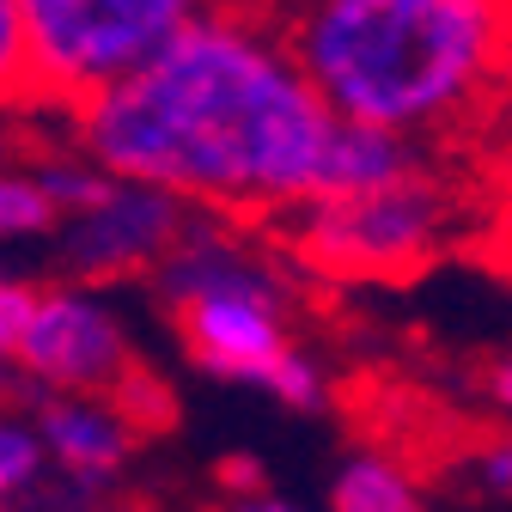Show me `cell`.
<instances>
[{
    "mask_svg": "<svg viewBox=\"0 0 512 512\" xmlns=\"http://www.w3.org/2000/svg\"><path fill=\"white\" fill-rule=\"evenodd\" d=\"M37 183H43V196H49L61 214L80 220V214H92V208H104V202L116 196V183H122V177L98 171L92 159H49V165L37 171Z\"/></svg>",
    "mask_w": 512,
    "mask_h": 512,
    "instance_id": "11",
    "label": "cell"
},
{
    "mask_svg": "<svg viewBox=\"0 0 512 512\" xmlns=\"http://www.w3.org/2000/svg\"><path fill=\"white\" fill-rule=\"evenodd\" d=\"M43 470V439L19 421H0V500H13L37 482Z\"/></svg>",
    "mask_w": 512,
    "mask_h": 512,
    "instance_id": "14",
    "label": "cell"
},
{
    "mask_svg": "<svg viewBox=\"0 0 512 512\" xmlns=\"http://www.w3.org/2000/svg\"><path fill=\"white\" fill-rule=\"evenodd\" d=\"M330 512H427L415 476L384 458V452H354L336 482H330Z\"/></svg>",
    "mask_w": 512,
    "mask_h": 512,
    "instance_id": "9",
    "label": "cell"
},
{
    "mask_svg": "<svg viewBox=\"0 0 512 512\" xmlns=\"http://www.w3.org/2000/svg\"><path fill=\"white\" fill-rule=\"evenodd\" d=\"M342 122L476 159L512 104V0H263Z\"/></svg>",
    "mask_w": 512,
    "mask_h": 512,
    "instance_id": "2",
    "label": "cell"
},
{
    "mask_svg": "<svg viewBox=\"0 0 512 512\" xmlns=\"http://www.w3.org/2000/svg\"><path fill=\"white\" fill-rule=\"evenodd\" d=\"M37 433H43V452L80 476V482H104L128 464V445H135V427H128L104 397H86V403H43L37 415Z\"/></svg>",
    "mask_w": 512,
    "mask_h": 512,
    "instance_id": "8",
    "label": "cell"
},
{
    "mask_svg": "<svg viewBox=\"0 0 512 512\" xmlns=\"http://www.w3.org/2000/svg\"><path fill=\"white\" fill-rule=\"evenodd\" d=\"M61 220V208L43 196L37 171H0V238H37Z\"/></svg>",
    "mask_w": 512,
    "mask_h": 512,
    "instance_id": "12",
    "label": "cell"
},
{
    "mask_svg": "<svg viewBox=\"0 0 512 512\" xmlns=\"http://www.w3.org/2000/svg\"><path fill=\"white\" fill-rule=\"evenodd\" d=\"M281 226L293 263L324 281H409L464 238H482V189L470 159L421 153L403 177L324 196Z\"/></svg>",
    "mask_w": 512,
    "mask_h": 512,
    "instance_id": "4",
    "label": "cell"
},
{
    "mask_svg": "<svg viewBox=\"0 0 512 512\" xmlns=\"http://www.w3.org/2000/svg\"><path fill=\"white\" fill-rule=\"evenodd\" d=\"M476 482L488 494H512V439H488L476 452Z\"/></svg>",
    "mask_w": 512,
    "mask_h": 512,
    "instance_id": "16",
    "label": "cell"
},
{
    "mask_svg": "<svg viewBox=\"0 0 512 512\" xmlns=\"http://www.w3.org/2000/svg\"><path fill=\"white\" fill-rule=\"evenodd\" d=\"M482 397H488V403L512 421V348L488 360V372H482Z\"/></svg>",
    "mask_w": 512,
    "mask_h": 512,
    "instance_id": "17",
    "label": "cell"
},
{
    "mask_svg": "<svg viewBox=\"0 0 512 512\" xmlns=\"http://www.w3.org/2000/svg\"><path fill=\"white\" fill-rule=\"evenodd\" d=\"M74 147L220 220H287L403 177L427 147L342 122L287 55L263 0H214L147 68L74 110Z\"/></svg>",
    "mask_w": 512,
    "mask_h": 512,
    "instance_id": "1",
    "label": "cell"
},
{
    "mask_svg": "<svg viewBox=\"0 0 512 512\" xmlns=\"http://www.w3.org/2000/svg\"><path fill=\"white\" fill-rule=\"evenodd\" d=\"M159 299L177 317V336L202 372L226 384H250L287 409H324L330 378L293 330V281L256 244H244L238 220L196 214L183 244L159 263Z\"/></svg>",
    "mask_w": 512,
    "mask_h": 512,
    "instance_id": "3",
    "label": "cell"
},
{
    "mask_svg": "<svg viewBox=\"0 0 512 512\" xmlns=\"http://www.w3.org/2000/svg\"><path fill=\"white\" fill-rule=\"evenodd\" d=\"M7 147H13V135H7V110H0V159H7Z\"/></svg>",
    "mask_w": 512,
    "mask_h": 512,
    "instance_id": "19",
    "label": "cell"
},
{
    "mask_svg": "<svg viewBox=\"0 0 512 512\" xmlns=\"http://www.w3.org/2000/svg\"><path fill=\"white\" fill-rule=\"evenodd\" d=\"M196 208L165 196V189H147V183H116V196L80 220H68V269L80 281H122V275H141L153 269L183 244Z\"/></svg>",
    "mask_w": 512,
    "mask_h": 512,
    "instance_id": "6",
    "label": "cell"
},
{
    "mask_svg": "<svg viewBox=\"0 0 512 512\" xmlns=\"http://www.w3.org/2000/svg\"><path fill=\"white\" fill-rule=\"evenodd\" d=\"M25 98H37V80H31V31H25L19 0H0V110L25 104Z\"/></svg>",
    "mask_w": 512,
    "mask_h": 512,
    "instance_id": "13",
    "label": "cell"
},
{
    "mask_svg": "<svg viewBox=\"0 0 512 512\" xmlns=\"http://www.w3.org/2000/svg\"><path fill=\"white\" fill-rule=\"evenodd\" d=\"M232 512H305V506H287V500H269V494H256V500H238Z\"/></svg>",
    "mask_w": 512,
    "mask_h": 512,
    "instance_id": "18",
    "label": "cell"
},
{
    "mask_svg": "<svg viewBox=\"0 0 512 512\" xmlns=\"http://www.w3.org/2000/svg\"><path fill=\"white\" fill-rule=\"evenodd\" d=\"M214 0H19L37 98L80 110L189 31Z\"/></svg>",
    "mask_w": 512,
    "mask_h": 512,
    "instance_id": "5",
    "label": "cell"
},
{
    "mask_svg": "<svg viewBox=\"0 0 512 512\" xmlns=\"http://www.w3.org/2000/svg\"><path fill=\"white\" fill-rule=\"evenodd\" d=\"M43 293L25 287L19 275H0V360H19L25 336H31V317H37Z\"/></svg>",
    "mask_w": 512,
    "mask_h": 512,
    "instance_id": "15",
    "label": "cell"
},
{
    "mask_svg": "<svg viewBox=\"0 0 512 512\" xmlns=\"http://www.w3.org/2000/svg\"><path fill=\"white\" fill-rule=\"evenodd\" d=\"M470 165H476V189H482V250L500 269H512V104Z\"/></svg>",
    "mask_w": 512,
    "mask_h": 512,
    "instance_id": "10",
    "label": "cell"
},
{
    "mask_svg": "<svg viewBox=\"0 0 512 512\" xmlns=\"http://www.w3.org/2000/svg\"><path fill=\"white\" fill-rule=\"evenodd\" d=\"M19 366L43 384H55V391H98L110 397L122 372L135 366V354H128V336L116 324V311L98 299V293H43L37 317H31V336L19 348Z\"/></svg>",
    "mask_w": 512,
    "mask_h": 512,
    "instance_id": "7",
    "label": "cell"
}]
</instances>
